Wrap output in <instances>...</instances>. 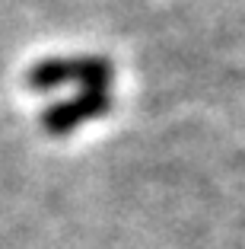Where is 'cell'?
<instances>
[{
    "label": "cell",
    "mask_w": 245,
    "mask_h": 249,
    "mask_svg": "<svg viewBox=\"0 0 245 249\" xmlns=\"http://www.w3.org/2000/svg\"><path fill=\"white\" fill-rule=\"evenodd\" d=\"M112 109H115V96L108 93V89H80V93L67 96V99L51 103L38 115V124L51 138H64V134H73L80 124L105 118Z\"/></svg>",
    "instance_id": "cell-2"
},
{
    "label": "cell",
    "mask_w": 245,
    "mask_h": 249,
    "mask_svg": "<svg viewBox=\"0 0 245 249\" xmlns=\"http://www.w3.org/2000/svg\"><path fill=\"white\" fill-rule=\"evenodd\" d=\"M115 77V64L102 54H61V58H42L26 71V87L35 93L61 87L80 89H108Z\"/></svg>",
    "instance_id": "cell-1"
}]
</instances>
